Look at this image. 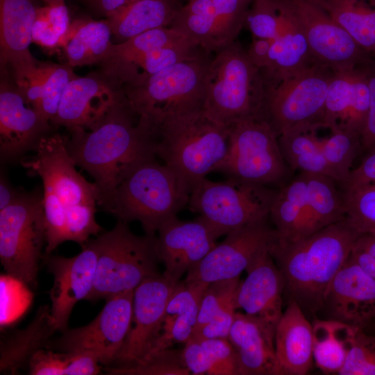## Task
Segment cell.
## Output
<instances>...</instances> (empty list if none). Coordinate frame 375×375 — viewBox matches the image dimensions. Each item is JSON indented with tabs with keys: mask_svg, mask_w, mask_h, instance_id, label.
<instances>
[{
	"mask_svg": "<svg viewBox=\"0 0 375 375\" xmlns=\"http://www.w3.org/2000/svg\"><path fill=\"white\" fill-rule=\"evenodd\" d=\"M191 188L169 167L155 159L131 173L102 207L118 221H138L154 235L169 218L188 204Z\"/></svg>",
	"mask_w": 375,
	"mask_h": 375,
	"instance_id": "8992f818",
	"label": "cell"
},
{
	"mask_svg": "<svg viewBox=\"0 0 375 375\" xmlns=\"http://www.w3.org/2000/svg\"><path fill=\"white\" fill-rule=\"evenodd\" d=\"M312 324L313 360L324 373L339 374L359 327L331 319H316Z\"/></svg>",
	"mask_w": 375,
	"mask_h": 375,
	"instance_id": "836d02e7",
	"label": "cell"
},
{
	"mask_svg": "<svg viewBox=\"0 0 375 375\" xmlns=\"http://www.w3.org/2000/svg\"><path fill=\"white\" fill-rule=\"evenodd\" d=\"M134 290L106 300L98 315L88 324L66 329L47 349L66 353H88L99 363L111 366L119 356L129 333Z\"/></svg>",
	"mask_w": 375,
	"mask_h": 375,
	"instance_id": "4fadbf2b",
	"label": "cell"
},
{
	"mask_svg": "<svg viewBox=\"0 0 375 375\" xmlns=\"http://www.w3.org/2000/svg\"><path fill=\"white\" fill-rule=\"evenodd\" d=\"M199 340L206 351L210 375H238L236 354L228 338Z\"/></svg>",
	"mask_w": 375,
	"mask_h": 375,
	"instance_id": "7dc6e473",
	"label": "cell"
},
{
	"mask_svg": "<svg viewBox=\"0 0 375 375\" xmlns=\"http://www.w3.org/2000/svg\"><path fill=\"white\" fill-rule=\"evenodd\" d=\"M345 217L360 233H375V184L344 189Z\"/></svg>",
	"mask_w": 375,
	"mask_h": 375,
	"instance_id": "7bdbcfd3",
	"label": "cell"
},
{
	"mask_svg": "<svg viewBox=\"0 0 375 375\" xmlns=\"http://www.w3.org/2000/svg\"><path fill=\"white\" fill-rule=\"evenodd\" d=\"M183 6L178 0H139L106 20L112 34L124 42L146 31L170 26Z\"/></svg>",
	"mask_w": 375,
	"mask_h": 375,
	"instance_id": "1f68e13d",
	"label": "cell"
},
{
	"mask_svg": "<svg viewBox=\"0 0 375 375\" xmlns=\"http://www.w3.org/2000/svg\"><path fill=\"white\" fill-rule=\"evenodd\" d=\"M111 35L106 19L74 20L60 42L67 64L72 67L100 64L112 44Z\"/></svg>",
	"mask_w": 375,
	"mask_h": 375,
	"instance_id": "d6a6232c",
	"label": "cell"
},
{
	"mask_svg": "<svg viewBox=\"0 0 375 375\" xmlns=\"http://www.w3.org/2000/svg\"><path fill=\"white\" fill-rule=\"evenodd\" d=\"M36 154L22 160L31 173L43 183L42 204L47 229L44 256L67 241L66 216L79 205H99V188L88 181L75 169L76 164L67 147V137L48 134L37 144Z\"/></svg>",
	"mask_w": 375,
	"mask_h": 375,
	"instance_id": "3957f363",
	"label": "cell"
},
{
	"mask_svg": "<svg viewBox=\"0 0 375 375\" xmlns=\"http://www.w3.org/2000/svg\"><path fill=\"white\" fill-rule=\"evenodd\" d=\"M112 375H188L182 350L171 348L151 355L135 363L126 366H109L104 368Z\"/></svg>",
	"mask_w": 375,
	"mask_h": 375,
	"instance_id": "b9f144b4",
	"label": "cell"
},
{
	"mask_svg": "<svg viewBox=\"0 0 375 375\" xmlns=\"http://www.w3.org/2000/svg\"><path fill=\"white\" fill-rule=\"evenodd\" d=\"M131 108L124 94L94 128L78 130L67 137V147L76 165L94 179L101 192L99 206L140 165L156 156L153 130Z\"/></svg>",
	"mask_w": 375,
	"mask_h": 375,
	"instance_id": "6da1fadb",
	"label": "cell"
},
{
	"mask_svg": "<svg viewBox=\"0 0 375 375\" xmlns=\"http://www.w3.org/2000/svg\"><path fill=\"white\" fill-rule=\"evenodd\" d=\"M272 40L253 38V41L247 50L251 62L260 71L267 65Z\"/></svg>",
	"mask_w": 375,
	"mask_h": 375,
	"instance_id": "11a10c76",
	"label": "cell"
},
{
	"mask_svg": "<svg viewBox=\"0 0 375 375\" xmlns=\"http://www.w3.org/2000/svg\"><path fill=\"white\" fill-rule=\"evenodd\" d=\"M208 285L185 280L178 282L156 337L142 359L169 349L174 344H185L190 338L197 324L201 297Z\"/></svg>",
	"mask_w": 375,
	"mask_h": 375,
	"instance_id": "83f0119b",
	"label": "cell"
},
{
	"mask_svg": "<svg viewBox=\"0 0 375 375\" xmlns=\"http://www.w3.org/2000/svg\"><path fill=\"white\" fill-rule=\"evenodd\" d=\"M349 258L367 275L375 279V258L356 242Z\"/></svg>",
	"mask_w": 375,
	"mask_h": 375,
	"instance_id": "9f6ffc18",
	"label": "cell"
},
{
	"mask_svg": "<svg viewBox=\"0 0 375 375\" xmlns=\"http://www.w3.org/2000/svg\"><path fill=\"white\" fill-rule=\"evenodd\" d=\"M34 0H0L1 72H10L18 89L35 72L39 61L31 53L38 8Z\"/></svg>",
	"mask_w": 375,
	"mask_h": 375,
	"instance_id": "44dd1931",
	"label": "cell"
},
{
	"mask_svg": "<svg viewBox=\"0 0 375 375\" xmlns=\"http://www.w3.org/2000/svg\"><path fill=\"white\" fill-rule=\"evenodd\" d=\"M46 242L42 195L22 192L0 210V260L8 276L35 289Z\"/></svg>",
	"mask_w": 375,
	"mask_h": 375,
	"instance_id": "9c48e42d",
	"label": "cell"
},
{
	"mask_svg": "<svg viewBox=\"0 0 375 375\" xmlns=\"http://www.w3.org/2000/svg\"><path fill=\"white\" fill-rule=\"evenodd\" d=\"M356 242L375 258V233H362L358 237Z\"/></svg>",
	"mask_w": 375,
	"mask_h": 375,
	"instance_id": "91938a15",
	"label": "cell"
},
{
	"mask_svg": "<svg viewBox=\"0 0 375 375\" xmlns=\"http://www.w3.org/2000/svg\"><path fill=\"white\" fill-rule=\"evenodd\" d=\"M367 184H375V148L366 152L360 164L352 169L343 189Z\"/></svg>",
	"mask_w": 375,
	"mask_h": 375,
	"instance_id": "f5cc1de1",
	"label": "cell"
},
{
	"mask_svg": "<svg viewBox=\"0 0 375 375\" xmlns=\"http://www.w3.org/2000/svg\"><path fill=\"white\" fill-rule=\"evenodd\" d=\"M56 331L51 319L50 306H40L26 328L16 330L1 340L0 372L15 374L21 368L28 367L37 351L47 349Z\"/></svg>",
	"mask_w": 375,
	"mask_h": 375,
	"instance_id": "f546056e",
	"label": "cell"
},
{
	"mask_svg": "<svg viewBox=\"0 0 375 375\" xmlns=\"http://www.w3.org/2000/svg\"><path fill=\"white\" fill-rule=\"evenodd\" d=\"M204 51L189 39L142 54L107 74H102L119 88L141 84L150 76Z\"/></svg>",
	"mask_w": 375,
	"mask_h": 375,
	"instance_id": "4dcf8cb0",
	"label": "cell"
},
{
	"mask_svg": "<svg viewBox=\"0 0 375 375\" xmlns=\"http://www.w3.org/2000/svg\"><path fill=\"white\" fill-rule=\"evenodd\" d=\"M93 241L98 258L93 288L86 300H106L134 290L145 279L160 274L156 235H136L126 223L118 221Z\"/></svg>",
	"mask_w": 375,
	"mask_h": 375,
	"instance_id": "52a82bcc",
	"label": "cell"
},
{
	"mask_svg": "<svg viewBox=\"0 0 375 375\" xmlns=\"http://www.w3.org/2000/svg\"><path fill=\"white\" fill-rule=\"evenodd\" d=\"M152 130L156 156L190 188L215 171L228 151L229 129L206 116L203 108L167 115Z\"/></svg>",
	"mask_w": 375,
	"mask_h": 375,
	"instance_id": "5b68a950",
	"label": "cell"
},
{
	"mask_svg": "<svg viewBox=\"0 0 375 375\" xmlns=\"http://www.w3.org/2000/svg\"><path fill=\"white\" fill-rule=\"evenodd\" d=\"M282 2L284 10L282 27L278 36L272 40L268 64L261 71L266 88L317 63L303 32L284 0Z\"/></svg>",
	"mask_w": 375,
	"mask_h": 375,
	"instance_id": "f1b7e54d",
	"label": "cell"
},
{
	"mask_svg": "<svg viewBox=\"0 0 375 375\" xmlns=\"http://www.w3.org/2000/svg\"><path fill=\"white\" fill-rule=\"evenodd\" d=\"M246 272L247 276L240 282L236 291V309L276 326L283 314L285 284L271 251L261 254Z\"/></svg>",
	"mask_w": 375,
	"mask_h": 375,
	"instance_id": "d4e9b609",
	"label": "cell"
},
{
	"mask_svg": "<svg viewBox=\"0 0 375 375\" xmlns=\"http://www.w3.org/2000/svg\"><path fill=\"white\" fill-rule=\"evenodd\" d=\"M322 154L334 179L342 187L347 181L353 162L361 150L360 136L342 130L331 131V135L319 139Z\"/></svg>",
	"mask_w": 375,
	"mask_h": 375,
	"instance_id": "60d3db41",
	"label": "cell"
},
{
	"mask_svg": "<svg viewBox=\"0 0 375 375\" xmlns=\"http://www.w3.org/2000/svg\"><path fill=\"white\" fill-rule=\"evenodd\" d=\"M369 106V92L363 66L333 72L324 106V126L361 135Z\"/></svg>",
	"mask_w": 375,
	"mask_h": 375,
	"instance_id": "cb8c5ba5",
	"label": "cell"
},
{
	"mask_svg": "<svg viewBox=\"0 0 375 375\" xmlns=\"http://www.w3.org/2000/svg\"><path fill=\"white\" fill-rule=\"evenodd\" d=\"M368 1L371 5L375 7V0H366Z\"/></svg>",
	"mask_w": 375,
	"mask_h": 375,
	"instance_id": "6125c7cd",
	"label": "cell"
},
{
	"mask_svg": "<svg viewBox=\"0 0 375 375\" xmlns=\"http://www.w3.org/2000/svg\"><path fill=\"white\" fill-rule=\"evenodd\" d=\"M47 5L52 6L60 3H64V0H42Z\"/></svg>",
	"mask_w": 375,
	"mask_h": 375,
	"instance_id": "94428289",
	"label": "cell"
},
{
	"mask_svg": "<svg viewBox=\"0 0 375 375\" xmlns=\"http://www.w3.org/2000/svg\"><path fill=\"white\" fill-rule=\"evenodd\" d=\"M322 310L328 319L361 328L375 317V279L348 258L326 290Z\"/></svg>",
	"mask_w": 375,
	"mask_h": 375,
	"instance_id": "603a6c76",
	"label": "cell"
},
{
	"mask_svg": "<svg viewBox=\"0 0 375 375\" xmlns=\"http://www.w3.org/2000/svg\"><path fill=\"white\" fill-rule=\"evenodd\" d=\"M235 301L203 325L190 338L198 340L228 338L236 312Z\"/></svg>",
	"mask_w": 375,
	"mask_h": 375,
	"instance_id": "681fc988",
	"label": "cell"
},
{
	"mask_svg": "<svg viewBox=\"0 0 375 375\" xmlns=\"http://www.w3.org/2000/svg\"><path fill=\"white\" fill-rule=\"evenodd\" d=\"M303 32L315 60L333 72L367 64L372 59L312 0H284Z\"/></svg>",
	"mask_w": 375,
	"mask_h": 375,
	"instance_id": "5bb4252c",
	"label": "cell"
},
{
	"mask_svg": "<svg viewBox=\"0 0 375 375\" xmlns=\"http://www.w3.org/2000/svg\"><path fill=\"white\" fill-rule=\"evenodd\" d=\"M177 283L160 274L145 279L134 290L131 328L114 367L132 365L146 356Z\"/></svg>",
	"mask_w": 375,
	"mask_h": 375,
	"instance_id": "d6986e66",
	"label": "cell"
},
{
	"mask_svg": "<svg viewBox=\"0 0 375 375\" xmlns=\"http://www.w3.org/2000/svg\"><path fill=\"white\" fill-rule=\"evenodd\" d=\"M32 42L52 52L60 49L61 38L50 26L43 7L38 8L32 28Z\"/></svg>",
	"mask_w": 375,
	"mask_h": 375,
	"instance_id": "816d5d0a",
	"label": "cell"
},
{
	"mask_svg": "<svg viewBox=\"0 0 375 375\" xmlns=\"http://www.w3.org/2000/svg\"><path fill=\"white\" fill-rule=\"evenodd\" d=\"M72 353L49 349L37 351L29 361L31 375H69Z\"/></svg>",
	"mask_w": 375,
	"mask_h": 375,
	"instance_id": "c3c4849f",
	"label": "cell"
},
{
	"mask_svg": "<svg viewBox=\"0 0 375 375\" xmlns=\"http://www.w3.org/2000/svg\"><path fill=\"white\" fill-rule=\"evenodd\" d=\"M240 277L213 281L207 285L201 297L197 324L193 333L235 301Z\"/></svg>",
	"mask_w": 375,
	"mask_h": 375,
	"instance_id": "f6af8a7d",
	"label": "cell"
},
{
	"mask_svg": "<svg viewBox=\"0 0 375 375\" xmlns=\"http://www.w3.org/2000/svg\"><path fill=\"white\" fill-rule=\"evenodd\" d=\"M22 194L8 182L3 175L0 180V210L14 203Z\"/></svg>",
	"mask_w": 375,
	"mask_h": 375,
	"instance_id": "680465c9",
	"label": "cell"
},
{
	"mask_svg": "<svg viewBox=\"0 0 375 375\" xmlns=\"http://www.w3.org/2000/svg\"><path fill=\"white\" fill-rule=\"evenodd\" d=\"M1 75L0 153L1 159L12 160L35 149L51 124L26 102L15 83L10 84L6 72Z\"/></svg>",
	"mask_w": 375,
	"mask_h": 375,
	"instance_id": "7402d4cb",
	"label": "cell"
},
{
	"mask_svg": "<svg viewBox=\"0 0 375 375\" xmlns=\"http://www.w3.org/2000/svg\"><path fill=\"white\" fill-rule=\"evenodd\" d=\"M123 95L122 90L101 73L77 76L67 84L52 125L70 132L92 130Z\"/></svg>",
	"mask_w": 375,
	"mask_h": 375,
	"instance_id": "ffe728a7",
	"label": "cell"
},
{
	"mask_svg": "<svg viewBox=\"0 0 375 375\" xmlns=\"http://www.w3.org/2000/svg\"><path fill=\"white\" fill-rule=\"evenodd\" d=\"M188 38L170 27H160L139 34L124 42L112 44L100 63L101 73L106 74L149 51Z\"/></svg>",
	"mask_w": 375,
	"mask_h": 375,
	"instance_id": "f35d334b",
	"label": "cell"
},
{
	"mask_svg": "<svg viewBox=\"0 0 375 375\" xmlns=\"http://www.w3.org/2000/svg\"><path fill=\"white\" fill-rule=\"evenodd\" d=\"M305 173L307 201L317 229L319 231L345 217L342 193L337 189L338 181L323 174Z\"/></svg>",
	"mask_w": 375,
	"mask_h": 375,
	"instance_id": "74e56055",
	"label": "cell"
},
{
	"mask_svg": "<svg viewBox=\"0 0 375 375\" xmlns=\"http://www.w3.org/2000/svg\"><path fill=\"white\" fill-rule=\"evenodd\" d=\"M308 206L304 172L285 183L278 190L269 212L278 241L292 242L303 220Z\"/></svg>",
	"mask_w": 375,
	"mask_h": 375,
	"instance_id": "d590c367",
	"label": "cell"
},
{
	"mask_svg": "<svg viewBox=\"0 0 375 375\" xmlns=\"http://www.w3.org/2000/svg\"><path fill=\"white\" fill-rule=\"evenodd\" d=\"M360 234L344 217L298 240H278L271 254L283 275L285 290L304 312L315 314L323 309L326 290Z\"/></svg>",
	"mask_w": 375,
	"mask_h": 375,
	"instance_id": "7a4b0ae2",
	"label": "cell"
},
{
	"mask_svg": "<svg viewBox=\"0 0 375 375\" xmlns=\"http://www.w3.org/2000/svg\"><path fill=\"white\" fill-rule=\"evenodd\" d=\"M210 59L203 51L122 90L133 112L152 128L167 115L203 108Z\"/></svg>",
	"mask_w": 375,
	"mask_h": 375,
	"instance_id": "ba28073f",
	"label": "cell"
},
{
	"mask_svg": "<svg viewBox=\"0 0 375 375\" xmlns=\"http://www.w3.org/2000/svg\"><path fill=\"white\" fill-rule=\"evenodd\" d=\"M369 92V106L366 123L360 135L361 150L375 148V59L364 65Z\"/></svg>",
	"mask_w": 375,
	"mask_h": 375,
	"instance_id": "f907efd6",
	"label": "cell"
},
{
	"mask_svg": "<svg viewBox=\"0 0 375 375\" xmlns=\"http://www.w3.org/2000/svg\"><path fill=\"white\" fill-rule=\"evenodd\" d=\"M267 220L227 233L222 242L188 272L185 281L208 284L240 277L261 254L271 251L278 241L275 228Z\"/></svg>",
	"mask_w": 375,
	"mask_h": 375,
	"instance_id": "9a60e30c",
	"label": "cell"
},
{
	"mask_svg": "<svg viewBox=\"0 0 375 375\" xmlns=\"http://www.w3.org/2000/svg\"><path fill=\"white\" fill-rule=\"evenodd\" d=\"M158 249L165 265L162 274L178 283L185 273L199 263L217 244L224 233L199 216L184 222L174 216L158 229Z\"/></svg>",
	"mask_w": 375,
	"mask_h": 375,
	"instance_id": "ac0fdd59",
	"label": "cell"
},
{
	"mask_svg": "<svg viewBox=\"0 0 375 375\" xmlns=\"http://www.w3.org/2000/svg\"><path fill=\"white\" fill-rule=\"evenodd\" d=\"M276 326L236 311L228 340L236 354L238 375H278Z\"/></svg>",
	"mask_w": 375,
	"mask_h": 375,
	"instance_id": "484cf974",
	"label": "cell"
},
{
	"mask_svg": "<svg viewBox=\"0 0 375 375\" xmlns=\"http://www.w3.org/2000/svg\"><path fill=\"white\" fill-rule=\"evenodd\" d=\"M333 72L315 63L266 88L265 117L278 137L299 127L324 128L325 101Z\"/></svg>",
	"mask_w": 375,
	"mask_h": 375,
	"instance_id": "7c38bea8",
	"label": "cell"
},
{
	"mask_svg": "<svg viewBox=\"0 0 375 375\" xmlns=\"http://www.w3.org/2000/svg\"><path fill=\"white\" fill-rule=\"evenodd\" d=\"M317 130L299 127L287 131L278 137L279 147L291 171L323 174L333 178L322 154Z\"/></svg>",
	"mask_w": 375,
	"mask_h": 375,
	"instance_id": "8d00e7d4",
	"label": "cell"
},
{
	"mask_svg": "<svg viewBox=\"0 0 375 375\" xmlns=\"http://www.w3.org/2000/svg\"><path fill=\"white\" fill-rule=\"evenodd\" d=\"M368 54L375 56V7L366 0H312Z\"/></svg>",
	"mask_w": 375,
	"mask_h": 375,
	"instance_id": "e575fe53",
	"label": "cell"
},
{
	"mask_svg": "<svg viewBox=\"0 0 375 375\" xmlns=\"http://www.w3.org/2000/svg\"><path fill=\"white\" fill-rule=\"evenodd\" d=\"M43 9L50 26L62 40L71 25L67 6L64 3L52 6L47 5L43 7Z\"/></svg>",
	"mask_w": 375,
	"mask_h": 375,
	"instance_id": "db71d44e",
	"label": "cell"
},
{
	"mask_svg": "<svg viewBox=\"0 0 375 375\" xmlns=\"http://www.w3.org/2000/svg\"><path fill=\"white\" fill-rule=\"evenodd\" d=\"M312 324L300 306L290 299L275 331L278 375H304L313 361Z\"/></svg>",
	"mask_w": 375,
	"mask_h": 375,
	"instance_id": "4316f807",
	"label": "cell"
},
{
	"mask_svg": "<svg viewBox=\"0 0 375 375\" xmlns=\"http://www.w3.org/2000/svg\"><path fill=\"white\" fill-rule=\"evenodd\" d=\"M228 129V151L215 171L247 183L283 185L291 169L269 122L265 119H249Z\"/></svg>",
	"mask_w": 375,
	"mask_h": 375,
	"instance_id": "8fae6325",
	"label": "cell"
},
{
	"mask_svg": "<svg viewBox=\"0 0 375 375\" xmlns=\"http://www.w3.org/2000/svg\"><path fill=\"white\" fill-rule=\"evenodd\" d=\"M283 15L282 0H253L244 25L253 38L274 40L281 31Z\"/></svg>",
	"mask_w": 375,
	"mask_h": 375,
	"instance_id": "ee69618b",
	"label": "cell"
},
{
	"mask_svg": "<svg viewBox=\"0 0 375 375\" xmlns=\"http://www.w3.org/2000/svg\"><path fill=\"white\" fill-rule=\"evenodd\" d=\"M253 0H189L170 28L178 31L206 53L234 42L244 26Z\"/></svg>",
	"mask_w": 375,
	"mask_h": 375,
	"instance_id": "2e32d148",
	"label": "cell"
},
{
	"mask_svg": "<svg viewBox=\"0 0 375 375\" xmlns=\"http://www.w3.org/2000/svg\"><path fill=\"white\" fill-rule=\"evenodd\" d=\"M341 375H375V338L358 328Z\"/></svg>",
	"mask_w": 375,
	"mask_h": 375,
	"instance_id": "bcb514c9",
	"label": "cell"
},
{
	"mask_svg": "<svg viewBox=\"0 0 375 375\" xmlns=\"http://www.w3.org/2000/svg\"><path fill=\"white\" fill-rule=\"evenodd\" d=\"M81 251L70 258L51 254L42 256L53 276L50 290L51 319L56 331L67 329L74 306L86 300L93 288L98 253L93 240L81 247Z\"/></svg>",
	"mask_w": 375,
	"mask_h": 375,
	"instance_id": "e0dca14e",
	"label": "cell"
},
{
	"mask_svg": "<svg viewBox=\"0 0 375 375\" xmlns=\"http://www.w3.org/2000/svg\"><path fill=\"white\" fill-rule=\"evenodd\" d=\"M204 113L226 128L238 122L265 119L266 85L261 71L234 41L215 52L204 81Z\"/></svg>",
	"mask_w": 375,
	"mask_h": 375,
	"instance_id": "277c9868",
	"label": "cell"
},
{
	"mask_svg": "<svg viewBox=\"0 0 375 375\" xmlns=\"http://www.w3.org/2000/svg\"><path fill=\"white\" fill-rule=\"evenodd\" d=\"M277 192L270 186L233 178L212 181L205 177L192 185L188 206L226 235L267 219Z\"/></svg>",
	"mask_w": 375,
	"mask_h": 375,
	"instance_id": "30bf717a",
	"label": "cell"
},
{
	"mask_svg": "<svg viewBox=\"0 0 375 375\" xmlns=\"http://www.w3.org/2000/svg\"><path fill=\"white\" fill-rule=\"evenodd\" d=\"M97 15L106 18L120 9L139 0H85Z\"/></svg>",
	"mask_w": 375,
	"mask_h": 375,
	"instance_id": "6f0895ef",
	"label": "cell"
},
{
	"mask_svg": "<svg viewBox=\"0 0 375 375\" xmlns=\"http://www.w3.org/2000/svg\"><path fill=\"white\" fill-rule=\"evenodd\" d=\"M68 64L39 61L37 68L38 101L36 110L51 125L64 91L77 76Z\"/></svg>",
	"mask_w": 375,
	"mask_h": 375,
	"instance_id": "ab89813d",
	"label": "cell"
}]
</instances>
